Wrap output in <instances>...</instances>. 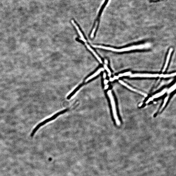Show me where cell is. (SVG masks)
<instances>
[{
  "label": "cell",
  "mask_w": 176,
  "mask_h": 176,
  "mask_svg": "<svg viewBox=\"0 0 176 176\" xmlns=\"http://www.w3.org/2000/svg\"><path fill=\"white\" fill-rule=\"evenodd\" d=\"M98 25V22H97L96 23V24L95 25V27L94 28V29L93 30V31L92 32V33H91V38H93L94 36V34L95 31H96V28L97 27V25Z\"/></svg>",
  "instance_id": "15"
},
{
  "label": "cell",
  "mask_w": 176,
  "mask_h": 176,
  "mask_svg": "<svg viewBox=\"0 0 176 176\" xmlns=\"http://www.w3.org/2000/svg\"><path fill=\"white\" fill-rule=\"evenodd\" d=\"M66 111V110H64V111H63L62 112H60V113H58L57 114H56L54 116L51 117H50V118H49L48 119H47L45 120L42 122H41L39 123V124H38V125L36 126V127H35L34 128L33 130L32 131L31 134H30V136H31V137H33L35 135V133H36L37 130H38L41 127V126L44 125H45V124H46L49 121L52 120H53L54 118H55V117L58 116V115L60 114L61 113L64 112Z\"/></svg>",
  "instance_id": "3"
},
{
  "label": "cell",
  "mask_w": 176,
  "mask_h": 176,
  "mask_svg": "<svg viewBox=\"0 0 176 176\" xmlns=\"http://www.w3.org/2000/svg\"><path fill=\"white\" fill-rule=\"evenodd\" d=\"M104 67L105 69L107 70V71L108 72V76L109 77L111 76V71H110V70L108 68V67L106 65H104Z\"/></svg>",
  "instance_id": "16"
},
{
  "label": "cell",
  "mask_w": 176,
  "mask_h": 176,
  "mask_svg": "<svg viewBox=\"0 0 176 176\" xmlns=\"http://www.w3.org/2000/svg\"><path fill=\"white\" fill-rule=\"evenodd\" d=\"M176 76V73H173L169 74H161L160 75H159V76L160 77H163L164 78H169L171 77L175 76Z\"/></svg>",
  "instance_id": "11"
},
{
  "label": "cell",
  "mask_w": 176,
  "mask_h": 176,
  "mask_svg": "<svg viewBox=\"0 0 176 176\" xmlns=\"http://www.w3.org/2000/svg\"><path fill=\"white\" fill-rule=\"evenodd\" d=\"M143 103H141V104L139 105V107L141 106H142L143 105Z\"/></svg>",
  "instance_id": "23"
},
{
  "label": "cell",
  "mask_w": 176,
  "mask_h": 176,
  "mask_svg": "<svg viewBox=\"0 0 176 176\" xmlns=\"http://www.w3.org/2000/svg\"><path fill=\"white\" fill-rule=\"evenodd\" d=\"M119 83L122 85H123L124 86H125L129 90H130L131 91H133V92H135L138 94H140L141 95H142L144 96L145 97H147V94L145 93L144 92H142L141 91H140L139 90H137V89H136L135 88H134L130 86H129L127 84H126L125 82H124L122 81V80H119Z\"/></svg>",
  "instance_id": "4"
},
{
  "label": "cell",
  "mask_w": 176,
  "mask_h": 176,
  "mask_svg": "<svg viewBox=\"0 0 176 176\" xmlns=\"http://www.w3.org/2000/svg\"><path fill=\"white\" fill-rule=\"evenodd\" d=\"M104 84L106 85V84L108 83V81L107 80H105L104 81Z\"/></svg>",
  "instance_id": "19"
},
{
  "label": "cell",
  "mask_w": 176,
  "mask_h": 176,
  "mask_svg": "<svg viewBox=\"0 0 176 176\" xmlns=\"http://www.w3.org/2000/svg\"><path fill=\"white\" fill-rule=\"evenodd\" d=\"M173 51V49L172 48L170 49L169 51V53L167 55V59L165 62V64L164 67V68L163 70V72H165L167 68L168 65L169 60L170 59V56L172 54V51Z\"/></svg>",
  "instance_id": "6"
},
{
  "label": "cell",
  "mask_w": 176,
  "mask_h": 176,
  "mask_svg": "<svg viewBox=\"0 0 176 176\" xmlns=\"http://www.w3.org/2000/svg\"><path fill=\"white\" fill-rule=\"evenodd\" d=\"M104 62L106 64H107L108 63V61L106 60H104Z\"/></svg>",
  "instance_id": "22"
},
{
  "label": "cell",
  "mask_w": 176,
  "mask_h": 176,
  "mask_svg": "<svg viewBox=\"0 0 176 176\" xmlns=\"http://www.w3.org/2000/svg\"><path fill=\"white\" fill-rule=\"evenodd\" d=\"M109 86V85H106L104 88L105 90H107V89L108 88Z\"/></svg>",
  "instance_id": "21"
},
{
  "label": "cell",
  "mask_w": 176,
  "mask_h": 176,
  "mask_svg": "<svg viewBox=\"0 0 176 176\" xmlns=\"http://www.w3.org/2000/svg\"><path fill=\"white\" fill-rule=\"evenodd\" d=\"M119 78V77L118 76H114L113 78L114 80H118Z\"/></svg>",
  "instance_id": "18"
},
{
  "label": "cell",
  "mask_w": 176,
  "mask_h": 176,
  "mask_svg": "<svg viewBox=\"0 0 176 176\" xmlns=\"http://www.w3.org/2000/svg\"><path fill=\"white\" fill-rule=\"evenodd\" d=\"M167 89L165 88L163 90L161 91V92H159V93H157L156 94L154 95L153 96L152 98L153 100L155 98H157L161 97L162 96H163L164 94H165L167 92Z\"/></svg>",
  "instance_id": "8"
},
{
  "label": "cell",
  "mask_w": 176,
  "mask_h": 176,
  "mask_svg": "<svg viewBox=\"0 0 176 176\" xmlns=\"http://www.w3.org/2000/svg\"><path fill=\"white\" fill-rule=\"evenodd\" d=\"M153 99L152 97L150 98L147 101L145 102L146 104H149V102L152 101Z\"/></svg>",
  "instance_id": "17"
},
{
  "label": "cell",
  "mask_w": 176,
  "mask_h": 176,
  "mask_svg": "<svg viewBox=\"0 0 176 176\" xmlns=\"http://www.w3.org/2000/svg\"><path fill=\"white\" fill-rule=\"evenodd\" d=\"M72 24L76 28L77 31L78 33L80 36L81 37V39L82 41H83L84 42H86V41L85 39L84 38V37L83 36V34H82V32H81L80 30L79 29V28L78 26V25H77L76 23L74 21V20H72Z\"/></svg>",
  "instance_id": "7"
},
{
  "label": "cell",
  "mask_w": 176,
  "mask_h": 176,
  "mask_svg": "<svg viewBox=\"0 0 176 176\" xmlns=\"http://www.w3.org/2000/svg\"><path fill=\"white\" fill-rule=\"evenodd\" d=\"M176 88V84L175 83L174 85H173L169 89V90H167V92L168 94H169L173 92V91H174L175 90Z\"/></svg>",
  "instance_id": "13"
},
{
  "label": "cell",
  "mask_w": 176,
  "mask_h": 176,
  "mask_svg": "<svg viewBox=\"0 0 176 176\" xmlns=\"http://www.w3.org/2000/svg\"><path fill=\"white\" fill-rule=\"evenodd\" d=\"M131 74V72H127L124 73L120 74L118 75L119 77H122L124 76H130Z\"/></svg>",
  "instance_id": "14"
},
{
  "label": "cell",
  "mask_w": 176,
  "mask_h": 176,
  "mask_svg": "<svg viewBox=\"0 0 176 176\" xmlns=\"http://www.w3.org/2000/svg\"><path fill=\"white\" fill-rule=\"evenodd\" d=\"M107 94L109 96L110 102H111L112 113H113L114 119L116 121L117 125L119 126L120 125V122L119 120L118 115H117L115 102L113 95L112 94V91L111 90L108 91Z\"/></svg>",
  "instance_id": "2"
},
{
  "label": "cell",
  "mask_w": 176,
  "mask_h": 176,
  "mask_svg": "<svg viewBox=\"0 0 176 176\" xmlns=\"http://www.w3.org/2000/svg\"><path fill=\"white\" fill-rule=\"evenodd\" d=\"M106 74L105 73H104V74H103V77H104V78L105 79L106 78Z\"/></svg>",
  "instance_id": "20"
},
{
  "label": "cell",
  "mask_w": 176,
  "mask_h": 176,
  "mask_svg": "<svg viewBox=\"0 0 176 176\" xmlns=\"http://www.w3.org/2000/svg\"><path fill=\"white\" fill-rule=\"evenodd\" d=\"M150 44H141V45L133 46H132L128 47L121 49H116L114 48H110V47H105L100 46L93 45V47L95 48H102L108 50L116 52H123L128 51H129L136 50V49H140L147 48H149Z\"/></svg>",
  "instance_id": "1"
},
{
  "label": "cell",
  "mask_w": 176,
  "mask_h": 176,
  "mask_svg": "<svg viewBox=\"0 0 176 176\" xmlns=\"http://www.w3.org/2000/svg\"><path fill=\"white\" fill-rule=\"evenodd\" d=\"M104 69L103 68H101L99 70H98L94 74H93L92 75V76L89 77L88 78L86 79V82H87L89 80H90L91 79L94 78L95 77L98 76V75L102 71H104Z\"/></svg>",
  "instance_id": "9"
},
{
  "label": "cell",
  "mask_w": 176,
  "mask_h": 176,
  "mask_svg": "<svg viewBox=\"0 0 176 176\" xmlns=\"http://www.w3.org/2000/svg\"><path fill=\"white\" fill-rule=\"evenodd\" d=\"M169 96H167V97L165 98V99H164L163 104L160 110H159V112H161V111L162 110L164 109V107H165L167 104V102L169 98Z\"/></svg>",
  "instance_id": "12"
},
{
  "label": "cell",
  "mask_w": 176,
  "mask_h": 176,
  "mask_svg": "<svg viewBox=\"0 0 176 176\" xmlns=\"http://www.w3.org/2000/svg\"><path fill=\"white\" fill-rule=\"evenodd\" d=\"M86 45L87 47V48L90 50V51L92 52L93 54L95 56V57L97 59V60L99 61V62L100 63H102V61L101 59L100 58L98 57V55L96 54V53L95 52V51L93 50V49L91 48L90 46H89L87 43H86Z\"/></svg>",
  "instance_id": "10"
},
{
  "label": "cell",
  "mask_w": 176,
  "mask_h": 176,
  "mask_svg": "<svg viewBox=\"0 0 176 176\" xmlns=\"http://www.w3.org/2000/svg\"><path fill=\"white\" fill-rule=\"evenodd\" d=\"M159 76V74H131L130 77L132 78L134 77H141V78H157Z\"/></svg>",
  "instance_id": "5"
}]
</instances>
